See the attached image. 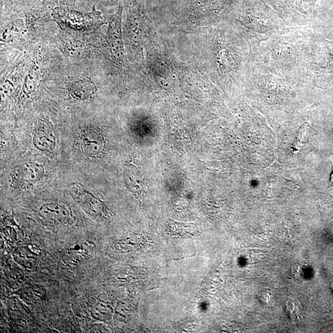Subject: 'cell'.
I'll list each match as a JSON object with an SVG mask.
<instances>
[{
  "label": "cell",
  "instance_id": "8",
  "mask_svg": "<svg viewBox=\"0 0 333 333\" xmlns=\"http://www.w3.org/2000/svg\"><path fill=\"white\" fill-rule=\"evenodd\" d=\"M104 141L100 131L97 128H88L83 131L81 135V146L83 153L89 157H95L102 152Z\"/></svg>",
  "mask_w": 333,
  "mask_h": 333
},
{
  "label": "cell",
  "instance_id": "16",
  "mask_svg": "<svg viewBox=\"0 0 333 333\" xmlns=\"http://www.w3.org/2000/svg\"><path fill=\"white\" fill-rule=\"evenodd\" d=\"M39 81V75L37 73L35 68L30 70L29 75H27L24 85V92L27 95L31 94L34 92Z\"/></svg>",
  "mask_w": 333,
  "mask_h": 333
},
{
  "label": "cell",
  "instance_id": "1",
  "mask_svg": "<svg viewBox=\"0 0 333 333\" xmlns=\"http://www.w3.org/2000/svg\"><path fill=\"white\" fill-rule=\"evenodd\" d=\"M52 15L62 30L73 32L94 31L107 21L95 6L92 11L88 12H80L67 7L56 6L53 10Z\"/></svg>",
  "mask_w": 333,
  "mask_h": 333
},
{
  "label": "cell",
  "instance_id": "14",
  "mask_svg": "<svg viewBox=\"0 0 333 333\" xmlns=\"http://www.w3.org/2000/svg\"><path fill=\"white\" fill-rule=\"evenodd\" d=\"M22 22H23L21 20H17L7 25L2 31L1 41L2 40L3 42L11 41L17 36L21 32V30H23Z\"/></svg>",
  "mask_w": 333,
  "mask_h": 333
},
{
  "label": "cell",
  "instance_id": "13",
  "mask_svg": "<svg viewBox=\"0 0 333 333\" xmlns=\"http://www.w3.org/2000/svg\"><path fill=\"white\" fill-rule=\"evenodd\" d=\"M94 92V86L87 81H80L73 86L71 93L73 97L79 99H85Z\"/></svg>",
  "mask_w": 333,
  "mask_h": 333
},
{
  "label": "cell",
  "instance_id": "5",
  "mask_svg": "<svg viewBox=\"0 0 333 333\" xmlns=\"http://www.w3.org/2000/svg\"><path fill=\"white\" fill-rule=\"evenodd\" d=\"M45 173L44 166L40 164L35 162L26 163L17 168L12 180L18 188H29L41 181Z\"/></svg>",
  "mask_w": 333,
  "mask_h": 333
},
{
  "label": "cell",
  "instance_id": "11",
  "mask_svg": "<svg viewBox=\"0 0 333 333\" xmlns=\"http://www.w3.org/2000/svg\"><path fill=\"white\" fill-rule=\"evenodd\" d=\"M35 252L27 246L17 248L14 252V259L24 267L30 268L37 263L38 253Z\"/></svg>",
  "mask_w": 333,
  "mask_h": 333
},
{
  "label": "cell",
  "instance_id": "15",
  "mask_svg": "<svg viewBox=\"0 0 333 333\" xmlns=\"http://www.w3.org/2000/svg\"><path fill=\"white\" fill-rule=\"evenodd\" d=\"M125 183L127 184L130 190L135 192V191L140 190L141 185H142L139 173L137 169L130 166L125 170Z\"/></svg>",
  "mask_w": 333,
  "mask_h": 333
},
{
  "label": "cell",
  "instance_id": "2",
  "mask_svg": "<svg viewBox=\"0 0 333 333\" xmlns=\"http://www.w3.org/2000/svg\"><path fill=\"white\" fill-rule=\"evenodd\" d=\"M123 6L119 5L114 14L108 15V44L113 60L122 64L125 59L124 45L122 32Z\"/></svg>",
  "mask_w": 333,
  "mask_h": 333
},
{
  "label": "cell",
  "instance_id": "9",
  "mask_svg": "<svg viewBox=\"0 0 333 333\" xmlns=\"http://www.w3.org/2000/svg\"><path fill=\"white\" fill-rule=\"evenodd\" d=\"M59 46L65 55L71 57H82L88 54L87 48L81 42L62 35L59 39Z\"/></svg>",
  "mask_w": 333,
  "mask_h": 333
},
{
  "label": "cell",
  "instance_id": "6",
  "mask_svg": "<svg viewBox=\"0 0 333 333\" xmlns=\"http://www.w3.org/2000/svg\"><path fill=\"white\" fill-rule=\"evenodd\" d=\"M33 144L43 152H52L56 146V137L52 123L45 119H39L33 131Z\"/></svg>",
  "mask_w": 333,
  "mask_h": 333
},
{
  "label": "cell",
  "instance_id": "7",
  "mask_svg": "<svg viewBox=\"0 0 333 333\" xmlns=\"http://www.w3.org/2000/svg\"><path fill=\"white\" fill-rule=\"evenodd\" d=\"M95 245L89 242H80L65 248L62 252L63 262L69 266H77L92 256Z\"/></svg>",
  "mask_w": 333,
  "mask_h": 333
},
{
  "label": "cell",
  "instance_id": "3",
  "mask_svg": "<svg viewBox=\"0 0 333 333\" xmlns=\"http://www.w3.org/2000/svg\"><path fill=\"white\" fill-rule=\"evenodd\" d=\"M72 190L73 197L86 213L97 219H108L112 217L107 204L81 186L75 184Z\"/></svg>",
  "mask_w": 333,
  "mask_h": 333
},
{
  "label": "cell",
  "instance_id": "4",
  "mask_svg": "<svg viewBox=\"0 0 333 333\" xmlns=\"http://www.w3.org/2000/svg\"><path fill=\"white\" fill-rule=\"evenodd\" d=\"M39 216L48 226H72L75 223L72 212L65 204L50 203L43 204L39 211Z\"/></svg>",
  "mask_w": 333,
  "mask_h": 333
},
{
  "label": "cell",
  "instance_id": "12",
  "mask_svg": "<svg viewBox=\"0 0 333 333\" xmlns=\"http://www.w3.org/2000/svg\"><path fill=\"white\" fill-rule=\"evenodd\" d=\"M285 312L290 320L300 322L302 319L303 309L298 300L289 297L285 304Z\"/></svg>",
  "mask_w": 333,
  "mask_h": 333
},
{
  "label": "cell",
  "instance_id": "17",
  "mask_svg": "<svg viewBox=\"0 0 333 333\" xmlns=\"http://www.w3.org/2000/svg\"><path fill=\"white\" fill-rule=\"evenodd\" d=\"M44 1L51 2L53 4L57 5V6L74 7L81 9V7L84 6V2L81 0H44Z\"/></svg>",
  "mask_w": 333,
  "mask_h": 333
},
{
  "label": "cell",
  "instance_id": "10",
  "mask_svg": "<svg viewBox=\"0 0 333 333\" xmlns=\"http://www.w3.org/2000/svg\"><path fill=\"white\" fill-rule=\"evenodd\" d=\"M31 7L30 2L24 0H1V11L3 14H24Z\"/></svg>",
  "mask_w": 333,
  "mask_h": 333
}]
</instances>
